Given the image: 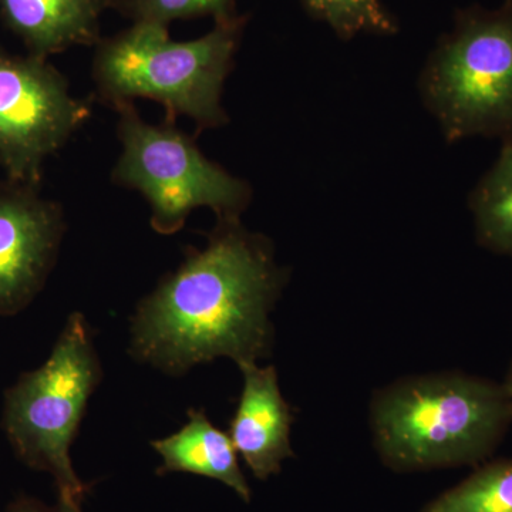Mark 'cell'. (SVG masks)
<instances>
[{
    "label": "cell",
    "instance_id": "cell-14",
    "mask_svg": "<svg viewBox=\"0 0 512 512\" xmlns=\"http://www.w3.org/2000/svg\"><path fill=\"white\" fill-rule=\"evenodd\" d=\"M309 16L325 23L340 40L359 35L394 36L399 23L382 0H299Z\"/></svg>",
    "mask_w": 512,
    "mask_h": 512
},
{
    "label": "cell",
    "instance_id": "cell-1",
    "mask_svg": "<svg viewBox=\"0 0 512 512\" xmlns=\"http://www.w3.org/2000/svg\"><path fill=\"white\" fill-rule=\"evenodd\" d=\"M289 272L271 239L218 218L204 248H188L183 264L138 305L131 353L170 375L218 357L237 365L271 355V313Z\"/></svg>",
    "mask_w": 512,
    "mask_h": 512
},
{
    "label": "cell",
    "instance_id": "cell-7",
    "mask_svg": "<svg viewBox=\"0 0 512 512\" xmlns=\"http://www.w3.org/2000/svg\"><path fill=\"white\" fill-rule=\"evenodd\" d=\"M89 104L45 57L0 49V163L18 183L35 184L53 156L89 119Z\"/></svg>",
    "mask_w": 512,
    "mask_h": 512
},
{
    "label": "cell",
    "instance_id": "cell-12",
    "mask_svg": "<svg viewBox=\"0 0 512 512\" xmlns=\"http://www.w3.org/2000/svg\"><path fill=\"white\" fill-rule=\"evenodd\" d=\"M480 247L512 258V137L503 140L497 160L468 195Z\"/></svg>",
    "mask_w": 512,
    "mask_h": 512
},
{
    "label": "cell",
    "instance_id": "cell-3",
    "mask_svg": "<svg viewBox=\"0 0 512 512\" xmlns=\"http://www.w3.org/2000/svg\"><path fill=\"white\" fill-rule=\"evenodd\" d=\"M248 20L238 13L185 42L171 39L167 26L156 23H133L100 39L92 70L100 99L113 107L153 100L163 104L167 120L188 117L200 130L227 126L222 93Z\"/></svg>",
    "mask_w": 512,
    "mask_h": 512
},
{
    "label": "cell",
    "instance_id": "cell-6",
    "mask_svg": "<svg viewBox=\"0 0 512 512\" xmlns=\"http://www.w3.org/2000/svg\"><path fill=\"white\" fill-rule=\"evenodd\" d=\"M119 113L121 156L111 180L143 194L158 234L183 229L188 215L207 207L218 218H241L252 200L248 181L228 173L202 154L194 138L174 121L156 126L138 116L133 103L114 107Z\"/></svg>",
    "mask_w": 512,
    "mask_h": 512
},
{
    "label": "cell",
    "instance_id": "cell-5",
    "mask_svg": "<svg viewBox=\"0 0 512 512\" xmlns=\"http://www.w3.org/2000/svg\"><path fill=\"white\" fill-rule=\"evenodd\" d=\"M101 380L92 332L82 313L67 319L49 359L5 393L3 429L16 456L55 480L57 495L83 501L89 485L74 471L70 447Z\"/></svg>",
    "mask_w": 512,
    "mask_h": 512
},
{
    "label": "cell",
    "instance_id": "cell-17",
    "mask_svg": "<svg viewBox=\"0 0 512 512\" xmlns=\"http://www.w3.org/2000/svg\"><path fill=\"white\" fill-rule=\"evenodd\" d=\"M503 387L505 390V393H507L508 400H510L511 407H512V362L510 367H508L507 376H505V380L503 382Z\"/></svg>",
    "mask_w": 512,
    "mask_h": 512
},
{
    "label": "cell",
    "instance_id": "cell-10",
    "mask_svg": "<svg viewBox=\"0 0 512 512\" xmlns=\"http://www.w3.org/2000/svg\"><path fill=\"white\" fill-rule=\"evenodd\" d=\"M109 0H0V12L29 47L46 57L74 46H96Z\"/></svg>",
    "mask_w": 512,
    "mask_h": 512
},
{
    "label": "cell",
    "instance_id": "cell-9",
    "mask_svg": "<svg viewBox=\"0 0 512 512\" xmlns=\"http://www.w3.org/2000/svg\"><path fill=\"white\" fill-rule=\"evenodd\" d=\"M238 367L244 387L228 436L254 477L268 480L281 471L285 460L295 457L291 446L295 417L282 396L274 366L247 362Z\"/></svg>",
    "mask_w": 512,
    "mask_h": 512
},
{
    "label": "cell",
    "instance_id": "cell-8",
    "mask_svg": "<svg viewBox=\"0 0 512 512\" xmlns=\"http://www.w3.org/2000/svg\"><path fill=\"white\" fill-rule=\"evenodd\" d=\"M64 231L53 202L25 191L0 192V315L32 302L55 264Z\"/></svg>",
    "mask_w": 512,
    "mask_h": 512
},
{
    "label": "cell",
    "instance_id": "cell-2",
    "mask_svg": "<svg viewBox=\"0 0 512 512\" xmlns=\"http://www.w3.org/2000/svg\"><path fill=\"white\" fill-rule=\"evenodd\" d=\"M373 446L394 473L480 466L512 423L503 383L451 372L406 376L370 400Z\"/></svg>",
    "mask_w": 512,
    "mask_h": 512
},
{
    "label": "cell",
    "instance_id": "cell-11",
    "mask_svg": "<svg viewBox=\"0 0 512 512\" xmlns=\"http://www.w3.org/2000/svg\"><path fill=\"white\" fill-rule=\"evenodd\" d=\"M163 458L158 476L188 473L227 485L244 503L252 490L239 467L237 450L227 433L217 429L202 410H188V423L177 433L151 443Z\"/></svg>",
    "mask_w": 512,
    "mask_h": 512
},
{
    "label": "cell",
    "instance_id": "cell-15",
    "mask_svg": "<svg viewBox=\"0 0 512 512\" xmlns=\"http://www.w3.org/2000/svg\"><path fill=\"white\" fill-rule=\"evenodd\" d=\"M109 8L133 23L170 26L177 20L205 18L215 22L238 15L237 0H109Z\"/></svg>",
    "mask_w": 512,
    "mask_h": 512
},
{
    "label": "cell",
    "instance_id": "cell-16",
    "mask_svg": "<svg viewBox=\"0 0 512 512\" xmlns=\"http://www.w3.org/2000/svg\"><path fill=\"white\" fill-rule=\"evenodd\" d=\"M83 501L57 495L55 505H47L29 495H19L6 508V512H82Z\"/></svg>",
    "mask_w": 512,
    "mask_h": 512
},
{
    "label": "cell",
    "instance_id": "cell-4",
    "mask_svg": "<svg viewBox=\"0 0 512 512\" xmlns=\"http://www.w3.org/2000/svg\"><path fill=\"white\" fill-rule=\"evenodd\" d=\"M448 144L512 137V0L457 10L417 80Z\"/></svg>",
    "mask_w": 512,
    "mask_h": 512
},
{
    "label": "cell",
    "instance_id": "cell-13",
    "mask_svg": "<svg viewBox=\"0 0 512 512\" xmlns=\"http://www.w3.org/2000/svg\"><path fill=\"white\" fill-rule=\"evenodd\" d=\"M421 512H512V458L484 463Z\"/></svg>",
    "mask_w": 512,
    "mask_h": 512
}]
</instances>
